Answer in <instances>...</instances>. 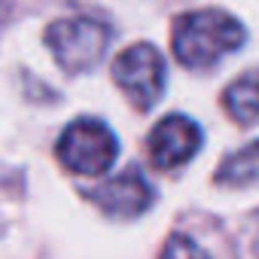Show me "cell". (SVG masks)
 <instances>
[{"label":"cell","instance_id":"obj_1","mask_svg":"<svg viewBox=\"0 0 259 259\" xmlns=\"http://www.w3.org/2000/svg\"><path fill=\"white\" fill-rule=\"evenodd\" d=\"M244 25L223 10L186 13L171 28L174 58L189 70H207L223 55L244 46Z\"/></svg>","mask_w":259,"mask_h":259},{"label":"cell","instance_id":"obj_2","mask_svg":"<svg viewBox=\"0 0 259 259\" xmlns=\"http://www.w3.org/2000/svg\"><path fill=\"white\" fill-rule=\"evenodd\" d=\"M46 46L55 64L67 73H85L98 67L110 46V25L95 16H67L55 19L46 28Z\"/></svg>","mask_w":259,"mask_h":259},{"label":"cell","instance_id":"obj_3","mask_svg":"<svg viewBox=\"0 0 259 259\" xmlns=\"http://www.w3.org/2000/svg\"><path fill=\"white\" fill-rule=\"evenodd\" d=\"M55 156L70 174L98 177L113 168V162L119 156V141L101 119L82 116V119H73L61 132Z\"/></svg>","mask_w":259,"mask_h":259},{"label":"cell","instance_id":"obj_4","mask_svg":"<svg viewBox=\"0 0 259 259\" xmlns=\"http://www.w3.org/2000/svg\"><path fill=\"white\" fill-rule=\"evenodd\" d=\"M113 79L138 110H150L165 92V61L156 46L135 43L113 58Z\"/></svg>","mask_w":259,"mask_h":259},{"label":"cell","instance_id":"obj_5","mask_svg":"<svg viewBox=\"0 0 259 259\" xmlns=\"http://www.w3.org/2000/svg\"><path fill=\"white\" fill-rule=\"evenodd\" d=\"M198 147H201V128L183 113L165 116L150 132V141H147L150 162L159 171H174V168L186 165L198 153Z\"/></svg>","mask_w":259,"mask_h":259},{"label":"cell","instance_id":"obj_6","mask_svg":"<svg viewBox=\"0 0 259 259\" xmlns=\"http://www.w3.org/2000/svg\"><path fill=\"white\" fill-rule=\"evenodd\" d=\"M92 204H98L107 217H119V220H135L144 210L153 207L156 192L150 186V180L138 171V168H128L116 177H110L107 183L95 186L89 192Z\"/></svg>","mask_w":259,"mask_h":259},{"label":"cell","instance_id":"obj_7","mask_svg":"<svg viewBox=\"0 0 259 259\" xmlns=\"http://www.w3.org/2000/svg\"><path fill=\"white\" fill-rule=\"evenodd\" d=\"M223 107L238 125H253L259 122V73L238 76L226 92H223Z\"/></svg>","mask_w":259,"mask_h":259},{"label":"cell","instance_id":"obj_8","mask_svg":"<svg viewBox=\"0 0 259 259\" xmlns=\"http://www.w3.org/2000/svg\"><path fill=\"white\" fill-rule=\"evenodd\" d=\"M217 183H223V186H256L259 183V141L232 153L217 168Z\"/></svg>","mask_w":259,"mask_h":259},{"label":"cell","instance_id":"obj_9","mask_svg":"<svg viewBox=\"0 0 259 259\" xmlns=\"http://www.w3.org/2000/svg\"><path fill=\"white\" fill-rule=\"evenodd\" d=\"M159 259H210L207 256V250L198 244V241H192L189 235H171L168 241H165V247H162V256Z\"/></svg>","mask_w":259,"mask_h":259},{"label":"cell","instance_id":"obj_10","mask_svg":"<svg viewBox=\"0 0 259 259\" xmlns=\"http://www.w3.org/2000/svg\"><path fill=\"white\" fill-rule=\"evenodd\" d=\"M10 10H13V0H0V19H4Z\"/></svg>","mask_w":259,"mask_h":259}]
</instances>
